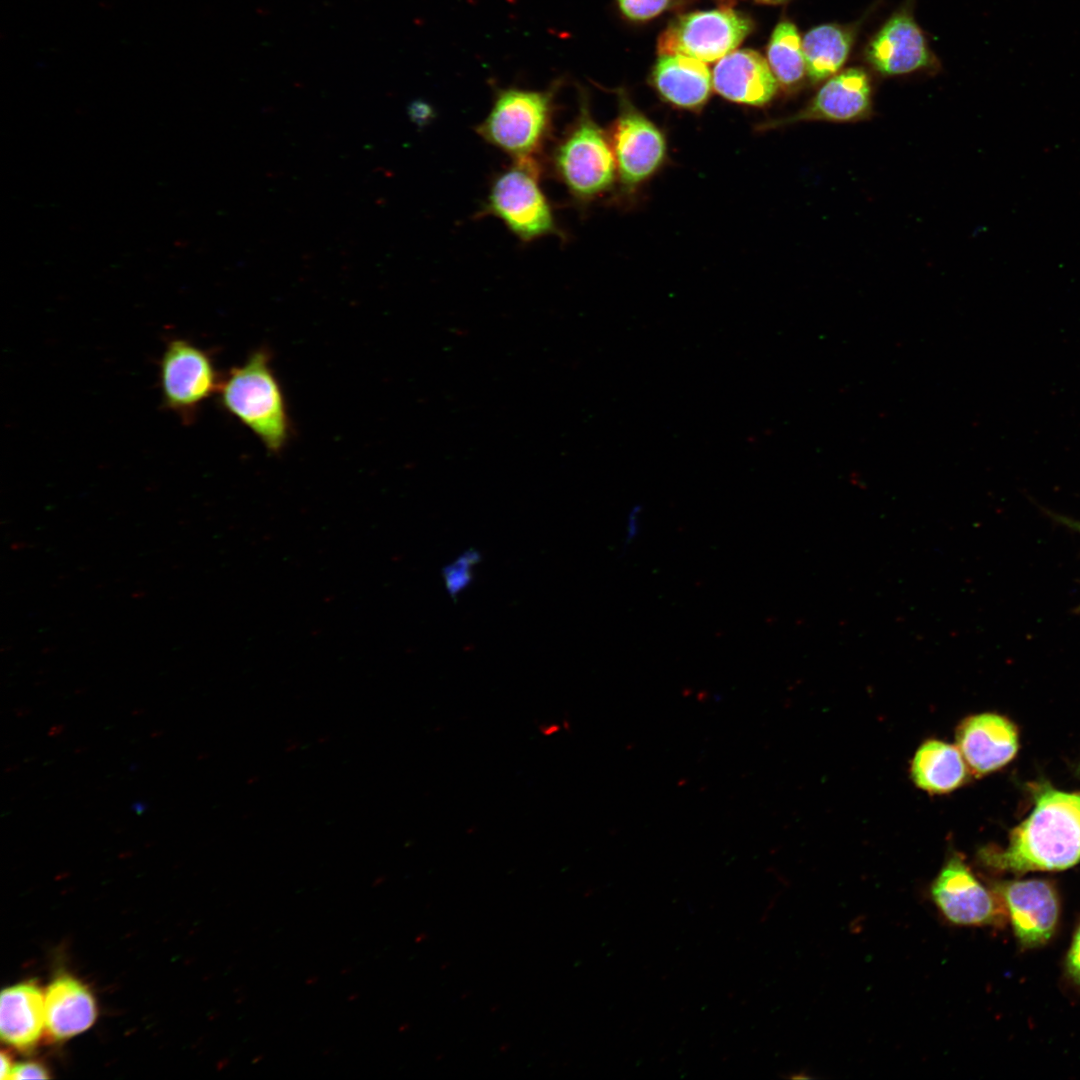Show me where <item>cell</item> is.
<instances>
[{"mask_svg":"<svg viewBox=\"0 0 1080 1080\" xmlns=\"http://www.w3.org/2000/svg\"><path fill=\"white\" fill-rule=\"evenodd\" d=\"M930 892L944 917L955 925L1002 927L1008 919L1001 897L986 888L959 856L945 863Z\"/></svg>","mask_w":1080,"mask_h":1080,"instance_id":"cell-8","label":"cell"},{"mask_svg":"<svg viewBox=\"0 0 1080 1080\" xmlns=\"http://www.w3.org/2000/svg\"><path fill=\"white\" fill-rule=\"evenodd\" d=\"M12 1065L7 1054L1 1053V1079H8Z\"/></svg>","mask_w":1080,"mask_h":1080,"instance_id":"cell-28","label":"cell"},{"mask_svg":"<svg viewBox=\"0 0 1080 1080\" xmlns=\"http://www.w3.org/2000/svg\"><path fill=\"white\" fill-rule=\"evenodd\" d=\"M146 807H147V806H146V804H145V803H143V802H140V801H137V802H135V803H134V804L132 805V809H133V810H134V811H135V812H136L137 814H141V813H143V812H144V811L146 810Z\"/></svg>","mask_w":1080,"mask_h":1080,"instance_id":"cell-30","label":"cell"},{"mask_svg":"<svg viewBox=\"0 0 1080 1080\" xmlns=\"http://www.w3.org/2000/svg\"><path fill=\"white\" fill-rule=\"evenodd\" d=\"M671 0H617L622 13L629 19L644 21L663 12Z\"/></svg>","mask_w":1080,"mask_h":1080,"instance_id":"cell-22","label":"cell"},{"mask_svg":"<svg viewBox=\"0 0 1080 1080\" xmlns=\"http://www.w3.org/2000/svg\"><path fill=\"white\" fill-rule=\"evenodd\" d=\"M550 162L554 175L580 204L600 198L617 180L610 135L594 120L582 87L578 114L553 146Z\"/></svg>","mask_w":1080,"mask_h":1080,"instance_id":"cell-2","label":"cell"},{"mask_svg":"<svg viewBox=\"0 0 1080 1080\" xmlns=\"http://www.w3.org/2000/svg\"><path fill=\"white\" fill-rule=\"evenodd\" d=\"M558 84L545 91L498 90L487 117L475 128L488 144L513 161L539 160L552 130Z\"/></svg>","mask_w":1080,"mask_h":1080,"instance_id":"cell-4","label":"cell"},{"mask_svg":"<svg viewBox=\"0 0 1080 1080\" xmlns=\"http://www.w3.org/2000/svg\"><path fill=\"white\" fill-rule=\"evenodd\" d=\"M658 94L678 108L697 110L709 98L712 78L707 65L682 54H663L652 71Z\"/></svg>","mask_w":1080,"mask_h":1080,"instance_id":"cell-15","label":"cell"},{"mask_svg":"<svg viewBox=\"0 0 1080 1080\" xmlns=\"http://www.w3.org/2000/svg\"><path fill=\"white\" fill-rule=\"evenodd\" d=\"M86 749H87L86 747L78 748V749L75 750V752L76 753H81V751L86 750Z\"/></svg>","mask_w":1080,"mask_h":1080,"instance_id":"cell-36","label":"cell"},{"mask_svg":"<svg viewBox=\"0 0 1080 1080\" xmlns=\"http://www.w3.org/2000/svg\"><path fill=\"white\" fill-rule=\"evenodd\" d=\"M64 728H65L64 724H57V725H54V726H53V727H52V728L50 729V731L48 732V735H49V736H58V735H60V734H61V733L63 732Z\"/></svg>","mask_w":1080,"mask_h":1080,"instance_id":"cell-29","label":"cell"},{"mask_svg":"<svg viewBox=\"0 0 1080 1080\" xmlns=\"http://www.w3.org/2000/svg\"><path fill=\"white\" fill-rule=\"evenodd\" d=\"M1077 611L1080 612V606L1077 608Z\"/></svg>","mask_w":1080,"mask_h":1080,"instance_id":"cell-37","label":"cell"},{"mask_svg":"<svg viewBox=\"0 0 1080 1080\" xmlns=\"http://www.w3.org/2000/svg\"><path fill=\"white\" fill-rule=\"evenodd\" d=\"M768 64L779 85L796 89L806 75L802 40L794 23L783 20L775 27L767 50Z\"/></svg>","mask_w":1080,"mask_h":1080,"instance_id":"cell-20","label":"cell"},{"mask_svg":"<svg viewBox=\"0 0 1080 1080\" xmlns=\"http://www.w3.org/2000/svg\"><path fill=\"white\" fill-rule=\"evenodd\" d=\"M219 386L215 366L206 351L185 339L168 343L160 361V388L169 409L191 415Z\"/></svg>","mask_w":1080,"mask_h":1080,"instance_id":"cell-9","label":"cell"},{"mask_svg":"<svg viewBox=\"0 0 1080 1080\" xmlns=\"http://www.w3.org/2000/svg\"><path fill=\"white\" fill-rule=\"evenodd\" d=\"M143 712H144V710H143V709H139V710H134V711H133V715H138V714H141V713H143Z\"/></svg>","mask_w":1080,"mask_h":1080,"instance_id":"cell-34","label":"cell"},{"mask_svg":"<svg viewBox=\"0 0 1080 1080\" xmlns=\"http://www.w3.org/2000/svg\"><path fill=\"white\" fill-rule=\"evenodd\" d=\"M45 1031L55 1040L68 1039L87 1030L96 1019V1005L88 988L63 975L55 978L44 994Z\"/></svg>","mask_w":1080,"mask_h":1080,"instance_id":"cell-16","label":"cell"},{"mask_svg":"<svg viewBox=\"0 0 1080 1080\" xmlns=\"http://www.w3.org/2000/svg\"><path fill=\"white\" fill-rule=\"evenodd\" d=\"M539 160H521L497 173L480 215L500 219L519 240L530 242L547 235L563 236L553 209L540 185Z\"/></svg>","mask_w":1080,"mask_h":1080,"instance_id":"cell-5","label":"cell"},{"mask_svg":"<svg viewBox=\"0 0 1080 1080\" xmlns=\"http://www.w3.org/2000/svg\"><path fill=\"white\" fill-rule=\"evenodd\" d=\"M640 513H641V507L640 506H635V507L632 508V511L629 514L628 524H627V535H626V541H625L626 546H628L630 544V542L633 541V539L636 537V535L639 532L638 527H639Z\"/></svg>","mask_w":1080,"mask_h":1080,"instance_id":"cell-26","label":"cell"},{"mask_svg":"<svg viewBox=\"0 0 1080 1080\" xmlns=\"http://www.w3.org/2000/svg\"><path fill=\"white\" fill-rule=\"evenodd\" d=\"M871 112L870 78L864 69L850 67L827 79L801 110L766 121L758 129H776L805 121L857 122L868 118Z\"/></svg>","mask_w":1080,"mask_h":1080,"instance_id":"cell-12","label":"cell"},{"mask_svg":"<svg viewBox=\"0 0 1080 1080\" xmlns=\"http://www.w3.org/2000/svg\"><path fill=\"white\" fill-rule=\"evenodd\" d=\"M45 1029L44 994L32 982L4 989L0 999V1035L20 1051L31 1050Z\"/></svg>","mask_w":1080,"mask_h":1080,"instance_id":"cell-17","label":"cell"},{"mask_svg":"<svg viewBox=\"0 0 1080 1080\" xmlns=\"http://www.w3.org/2000/svg\"><path fill=\"white\" fill-rule=\"evenodd\" d=\"M753 21L732 9L687 13L673 19L658 38L659 55L682 54L702 62L720 60L751 33Z\"/></svg>","mask_w":1080,"mask_h":1080,"instance_id":"cell-7","label":"cell"},{"mask_svg":"<svg viewBox=\"0 0 1080 1080\" xmlns=\"http://www.w3.org/2000/svg\"><path fill=\"white\" fill-rule=\"evenodd\" d=\"M218 391L224 408L269 451L278 453L285 447L290 432L289 417L266 351L252 353L242 365L231 369Z\"/></svg>","mask_w":1080,"mask_h":1080,"instance_id":"cell-3","label":"cell"},{"mask_svg":"<svg viewBox=\"0 0 1080 1080\" xmlns=\"http://www.w3.org/2000/svg\"><path fill=\"white\" fill-rule=\"evenodd\" d=\"M1065 973L1071 982L1080 986V921L1065 958Z\"/></svg>","mask_w":1080,"mask_h":1080,"instance_id":"cell-23","label":"cell"},{"mask_svg":"<svg viewBox=\"0 0 1080 1080\" xmlns=\"http://www.w3.org/2000/svg\"><path fill=\"white\" fill-rule=\"evenodd\" d=\"M17 768H18V766L13 765V766H10L9 768H7L6 771L10 772L12 770H16Z\"/></svg>","mask_w":1080,"mask_h":1080,"instance_id":"cell-35","label":"cell"},{"mask_svg":"<svg viewBox=\"0 0 1080 1080\" xmlns=\"http://www.w3.org/2000/svg\"><path fill=\"white\" fill-rule=\"evenodd\" d=\"M431 107L423 101L416 100L408 107L410 118L418 125L424 124L431 116Z\"/></svg>","mask_w":1080,"mask_h":1080,"instance_id":"cell-25","label":"cell"},{"mask_svg":"<svg viewBox=\"0 0 1080 1080\" xmlns=\"http://www.w3.org/2000/svg\"><path fill=\"white\" fill-rule=\"evenodd\" d=\"M857 33L855 25L825 23L813 27L802 39L806 75L813 84L838 73L847 61Z\"/></svg>","mask_w":1080,"mask_h":1080,"instance_id":"cell-19","label":"cell"},{"mask_svg":"<svg viewBox=\"0 0 1080 1080\" xmlns=\"http://www.w3.org/2000/svg\"><path fill=\"white\" fill-rule=\"evenodd\" d=\"M993 890L1003 900L1018 944L1032 949L1054 935L1060 901L1052 882L1043 879L996 882Z\"/></svg>","mask_w":1080,"mask_h":1080,"instance_id":"cell-10","label":"cell"},{"mask_svg":"<svg viewBox=\"0 0 1080 1080\" xmlns=\"http://www.w3.org/2000/svg\"><path fill=\"white\" fill-rule=\"evenodd\" d=\"M15 711H16V712H15V713H16V715H17V716H19V717H21V716H25V715H27V714H29V713H30V709H28V708H26V707L16 708V710H15Z\"/></svg>","mask_w":1080,"mask_h":1080,"instance_id":"cell-31","label":"cell"},{"mask_svg":"<svg viewBox=\"0 0 1080 1080\" xmlns=\"http://www.w3.org/2000/svg\"><path fill=\"white\" fill-rule=\"evenodd\" d=\"M480 559L481 555L478 551L469 549L442 569L447 591L453 599L472 582V568Z\"/></svg>","mask_w":1080,"mask_h":1080,"instance_id":"cell-21","label":"cell"},{"mask_svg":"<svg viewBox=\"0 0 1080 1080\" xmlns=\"http://www.w3.org/2000/svg\"><path fill=\"white\" fill-rule=\"evenodd\" d=\"M49 1075L47 1070L36 1062H23L12 1066L8 1079H46Z\"/></svg>","mask_w":1080,"mask_h":1080,"instance_id":"cell-24","label":"cell"},{"mask_svg":"<svg viewBox=\"0 0 1080 1080\" xmlns=\"http://www.w3.org/2000/svg\"><path fill=\"white\" fill-rule=\"evenodd\" d=\"M756 1L761 2V3H766V4H779V3H783V2H785L787 0H756Z\"/></svg>","mask_w":1080,"mask_h":1080,"instance_id":"cell-32","label":"cell"},{"mask_svg":"<svg viewBox=\"0 0 1080 1080\" xmlns=\"http://www.w3.org/2000/svg\"><path fill=\"white\" fill-rule=\"evenodd\" d=\"M967 776V764L959 748L944 741L927 740L912 760L913 782L929 793L951 792L965 783Z\"/></svg>","mask_w":1080,"mask_h":1080,"instance_id":"cell-18","label":"cell"},{"mask_svg":"<svg viewBox=\"0 0 1080 1080\" xmlns=\"http://www.w3.org/2000/svg\"><path fill=\"white\" fill-rule=\"evenodd\" d=\"M712 82L724 98L751 106L769 103L779 87L768 62L750 49L734 50L721 58L714 67Z\"/></svg>","mask_w":1080,"mask_h":1080,"instance_id":"cell-14","label":"cell"},{"mask_svg":"<svg viewBox=\"0 0 1080 1080\" xmlns=\"http://www.w3.org/2000/svg\"><path fill=\"white\" fill-rule=\"evenodd\" d=\"M618 114L610 134L617 180L622 195L634 194L664 164L667 142L663 131L630 100L616 92Z\"/></svg>","mask_w":1080,"mask_h":1080,"instance_id":"cell-6","label":"cell"},{"mask_svg":"<svg viewBox=\"0 0 1080 1080\" xmlns=\"http://www.w3.org/2000/svg\"><path fill=\"white\" fill-rule=\"evenodd\" d=\"M865 59L883 76L909 74L936 65L935 55L908 5L895 11L872 36L865 48Z\"/></svg>","mask_w":1080,"mask_h":1080,"instance_id":"cell-11","label":"cell"},{"mask_svg":"<svg viewBox=\"0 0 1080 1080\" xmlns=\"http://www.w3.org/2000/svg\"><path fill=\"white\" fill-rule=\"evenodd\" d=\"M956 742L970 771L982 776L1000 769L1015 757L1018 733L1005 717L982 713L960 723Z\"/></svg>","mask_w":1080,"mask_h":1080,"instance_id":"cell-13","label":"cell"},{"mask_svg":"<svg viewBox=\"0 0 1080 1080\" xmlns=\"http://www.w3.org/2000/svg\"><path fill=\"white\" fill-rule=\"evenodd\" d=\"M162 734H163V732H162V731H160V730H157V731H154V732H152V733H151V736H152V737H158V736H160V735H162Z\"/></svg>","mask_w":1080,"mask_h":1080,"instance_id":"cell-33","label":"cell"},{"mask_svg":"<svg viewBox=\"0 0 1080 1080\" xmlns=\"http://www.w3.org/2000/svg\"><path fill=\"white\" fill-rule=\"evenodd\" d=\"M1052 517L1057 522L1061 523L1062 525L1067 526L1068 528H1070V529H1072V530H1074V531H1076V532H1078L1080 534V521L1070 519V518H1067V517H1064V516L1056 515V514H1053Z\"/></svg>","mask_w":1080,"mask_h":1080,"instance_id":"cell-27","label":"cell"},{"mask_svg":"<svg viewBox=\"0 0 1080 1080\" xmlns=\"http://www.w3.org/2000/svg\"><path fill=\"white\" fill-rule=\"evenodd\" d=\"M1033 792V810L1011 831L1008 845L980 853L987 866L1023 874L1064 870L1080 862V791L1040 784Z\"/></svg>","mask_w":1080,"mask_h":1080,"instance_id":"cell-1","label":"cell"}]
</instances>
